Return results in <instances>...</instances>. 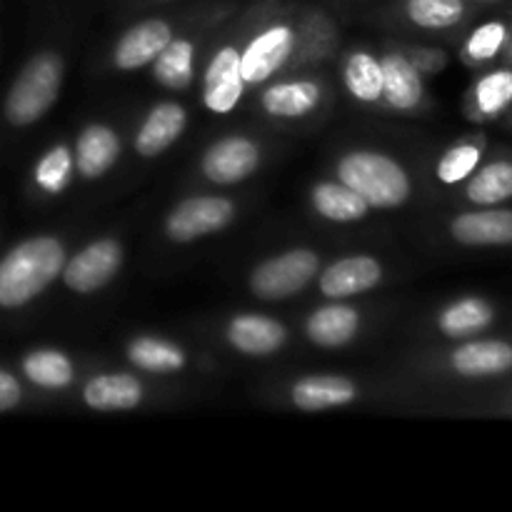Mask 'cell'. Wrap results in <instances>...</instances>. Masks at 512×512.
Segmentation results:
<instances>
[{"label": "cell", "mask_w": 512, "mask_h": 512, "mask_svg": "<svg viewBox=\"0 0 512 512\" xmlns=\"http://www.w3.org/2000/svg\"><path fill=\"white\" fill-rule=\"evenodd\" d=\"M65 268V248L53 235L28 238L0 260V308L15 310L38 298Z\"/></svg>", "instance_id": "1"}, {"label": "cell", "mask_w": 512, "mask_h": 512, "mask_svg": "<svg viewBox=\"0 0 512 512\" xmlns=\"http://www.w3.org/2000/svg\"><path fill=\"white\" fill-rule=\"evenodd\" d=\"M63 85V60L55 53H38L23 65L5 95V120L15 128L33 125L55 105Z\"/></svg>", "instance_id": "2"}, {"label": "cell", "mask_w": 512, "mask_h": 512, "mask_svg": "<svg viewBox=\"0 0 512 512\" xmlns=\"http://www.w3.org/2000/svg\"><path fill=\"white\" fill-rule=\"evenodd\" d=\"M338 178L370 208H398L410 198V178L403 165L373 150H358L340 160Z\"/></svg>", "instance_id": "3"}, {"label": "cell", "mask_w": 512, "mask_h": 512, "mask_svg": "<svg viewBox=\"0 0 512 512\" xmlns=\"http://www.w3.org/2000/svg\"><path fill=\"white\" fill-rule=\"evenodd\" d=\"M320 260L313 250L295 248L265 260L250 275V290L260 300H285L300 293L315 278Z\"/></svg>", "instance_id": "4"}, {"label": "cell", "mask_w": 512, "mask_h": 512, "mask_svg": "<svg viewBox=\"0 0 512 512\" xmlns=\"http://www.w3.org/2000/svg\"><path fill=\"white\" fill-rule=\"evenodd\" d=\"M235 215V205L228 198L218 195H198L175 205L173 213L165 220V233L175 243H190V240L205 238L225 225H230Z\"/></svg>", "instance_id": "5"}, {"label": "cell", "mask_w": 512, "mask_h": 512, "mask_svg": "<svg viewBox=\"0 0 512 512\" xmlns=\"http://www.w3.org/2000/svg\"><path fill=\"white\" fill-rule=\"evenodd\" d=\"M120 265H123L120 243L113 238H103L85 245L80 253H75V258L65 260V268L60 275L70 290L88 295L105 288L118 275Z\"/></svg>", "instance_id": "6"}, {"label": "cell", "mask_w": 512, "mask_h": 512, "mask_svg": "<svg viewBox=\"0 0 512 512\" xmlns=\"http://www.w3.org/2000/svg\"><path fill=\"white\" fill-rule=\"evenodd\" d=\"M258 163V145L243 135H233V138H223L210 145L203 158V173L218 185H235L253 175Z\"/></svg>", "instance_id": "7"}, {"label": "cell", "mask_w": 512, "mask_h": 512, "mask_svg": "<svg viewBox=\"0 0 512 512\" xmlns=\"http://www.w3.org/2000/svg\"><path fill=\"white\" fill-rule=\"evenodd\" d=\"M450 233L460 245H468V248L512 245V210L500 208V205L468 210L450 223Z\"/></svg>", "instance_id": "8"}, {"label": "cell", "mask_w": 512, "mask_h": 512, "mask_svg": "<svg viewBox=\"0 0 512 512\" xmlns=\"http://www.w3.org/2000/svg\"><path fill=\"white\" fill-rule=\"evenodd\" d=\"M293 40L290 25H270L258 38L250 40L245 53H240V73L245 83H263L280 70L293 50Z\"/></svg>", "instance_id": "9"}, {"label": "cell", "mask_w": 512, "mask_h": 512, "mask_svg": "<svg viewBox=\"0 0 512 512\" xmlns=\"http://www.w3.org/2000/svg\"><path fill=\"white\" fill-rule=\"evenodd\" d=\"M173 40V28L160 18H148L123 33L113 50V63L120 70H135L153 63Z\"/></svg>", "instance_id": "10"}, {"label": "cell", "mask_w": 512, "mask_h": 512, "mask_svg": "<svg viewBox=\"0 0 512 512\" xmlns=\"http://www.w3.org/2000/svg\"><path fill=\"white\" fill-rule=\"evenodd\" d=\"M243 73H240V53L235 48H223L213 55L205 70V105L213 113H230L243 98Z\"/></svg>", "instance_id": "11"}, {"label": "cell", "mask_w": 512, "mask_h": 512, "mask_svg": "<svg viewBox=\"0 0 512 512\" xmlns=\"http://www.w3.org/2000/svg\"><path fill=\"white\" fill-rule=\"evenodd\" d=\"M450 368L463 378H500L512 370L508 340H468L450 355Z\"/></svg>", "instance_id": "12"}, {"label": "cell", "mask_w": 512, "mask_h": 512, "mask_svg": "<svg viewBox=\"0 0 512 512\" xmlns=\"http://www.w3.org/2000/svg\"><path fill=\"white\" fill-rule=\"evenodd\" d=\"M383 278V268L370 255H353L330 265L320 275V290L328 298H350L373 290Z\"/></svg>", "instance_id": "13"}, {"label": "cell", "mask_w": 512, "mask_h": 512, "mask_svg": "<svg viewBox=\"0 0 512 512\" xmlns=\"http://www.w3.org/2000/svg\"><path fill=\"white\" fill-rule=\"evenodd\" d=\"M185 123H188V113H185L183 105L173 103V100L158 103L150 110L148 118L143 120V125H140V133L135 138V150L143 158H155V155L168 150L180 138Z\"/></svg>", "instance_id": "14"}, {"label": "cell", "mask_w": 512, "mask_h": 512, "mask_svg": "<svg viewBox=\"0 0 512 512\" xmlns=\"http://www.w3.org/2000/svg\"><path fill=\"white\" fill-rule=\"evenodd\" d=\"M228 340L235 350L245 355H270L288 340L283 323L265 315H238L228 325Z\"/></svg>", "instance_id": "15"}, {"label": "cell", "mask_w": 512, "mask_h": 512, "mask_svg": "<svg viewBox=\"0 0 512 512\" xmlns=\"http://www.w3.org/2000/svg\"><path fill=\"white\" fill-rule=\"evenodd\" d=\"M88 408L110 413V410H133L143 400V385L128 373H105L88 380L83 390Z\"/></svg>", "instance_id": "16"}, {"label": "cell", "mask_w": 512, "mask_h": 512, "mask_svg": "<svg viewBox=\"0 0 512 512\" xmlns=\"http://www.w3.org/2000/svg\"><path fill=\"white\" fill-rule=\"evenodd\" d=\"M120 155V140L108 125H90L75 143V168L83 178L93 180L108 173Z\"/></svg>", "instance_id": "17"}, {"label": "cell", "mask_w": 512, "mask_h": 512, "mask_svg": "<svg viewBox=\"0 0 512 512\" xmlns=\"http://www.w3.org/2000/svg\"><path fill=\"white\" fill-rule=\"evenodd\" d=\"M358 390L348 378H338V375H310V378L298 380L293 385V403L300 410L308 413H318V410L340 408V405L353 403Z\"/></svg>", "instance_id": "18"}, {"label": "cell", "mask_w": 512, "mask_h": 512, "mask_svg": "<svg viewBox=\"0 0 512 512\" xmlns=\"http://www.w3.org/2000/svg\"><path fill=\"white\" fill-rule=\"evenodd\" d=\"M383 68V98L398 110L418 108L423 100V80L418 65L410 63L405 55L390 53L380 60Z\"/></svg>", "instance_id": "19"}, {"label": "cell", "mask_w": 512, "mask_h": 512, "mask_svg": "<svg viewBox=\"0 0 512 512\" xmlns=\"http://www.w3.org/2000/svg\"><path fill=\"white\" fill-rule=\"evenodd\" d=\"M360 328L358 310L350 305H325L308 318V338L320 348H343Z\"/></svg>", "instance_id": "20"}, {"label": "cell", "mask_w": 512, "mask_h": 512, "mask_svg": "<svg viewBox=\"0 0 512 512\" xmlns=\"http://www.w3.org/2000/svg\"><path fill=\"white\" fill-rule=\"evenodd\" d=\"M512 108V68L485 73L470 93V118L495 120Z\"/></svg>", "instance_id": "21"}, {"label": "cell", "mask_w": 512, "mask_h": 512, "mask_svg": "<svg viewBox=\"0 0 512 512\" xmlns=\"http://www.w3.org/2000/svg\"><path fill=\"white\" fill-rule=\"evenodd\" d=\"M465 198L478 208H493L512 200V160L500 158L475 170L465 185Z\"/></svg>", "instance_id": "22"}, {"label": "cell", "mask_w": 512, "mask_h": 512, "mask_svg": "<svg viewBox=\"0 0 512 512\" xmlns=\"http://www.w3.org/2000/svg\"><path fill=\"white\" fill-rule=\"evenodd\" d=\"M495 308L485 298H460L440 313L438 328L448 338H473L493 325Z\"/></svg>", "instance_id": "23"}, {"label": "cell", "mask_w": 512, "mask_h": 512, "mask_svg": "<svg viewBox=\"0 0 512 512\" xmlns=\"http://www.w3.org/2000/svg\"><path fill=\"white\" fill-rule=\"evenodd\" d=\"M320 88L310 80H295V83H278L263 93L265 113L278 118H303L310 110L318 108Z\"/></svg>", "instance_id": "24"}, {"label": "cell", "mask_w": 512, "mask_h": 512, "mask_svg": "<svg viewBox=\"0 0 512 512\" xmlns=\"http://www.w3.org/2000/svg\"><path fill=\"white\" fill-rule=\"evenodd\" d=\"M310 200H313V208L318 210L325 220H335V223L363 220L370 208V205L345 183H318L313 188Z\"/></svg>", "instance_id": "25"}, {"label": "cell", "mask_w": 512, "mask_h": 512, "mask_svg": "<svg viewBox=\"0 0 512 512\" xmlns=\"http://www.w3.org/2000/svg\"><path fill=\"white\" fill-rule=\"evenodd\" d=\"M193 58V43L185 38H173L153 60L155 80L170 90H185L193 83Z\"/></svg>", "instance_id": "26"}, {"label": "cell", "mask_w": 512, "mask_h": 512, "mask_svg": "<svg viewBox=\"0 0 512 512\" xmlns=\"http://www.w3.org/2000/svg\"><path fill=\"white\" fill-rule=\"evenodd\" d=\"M23 373L38 388L60 390L73 383V363L60 350H33L23 358Z\"/></svg>", "instance_id": "27"}, {"label": "cell", "mask_w": 512, "mask_h": 512, "mask_svg": "<svg viewBox=\"0 0 512 512\" xmlns=\"http://www.w3.org/2000/svg\"><path fill=\"white\" fill-rule=\"evenodd\" d=\"M403 8L410 23L425 30L455 28L468 15L465 0H405Z\"/></svg>", "instance_id": "28"}, {"label": "cell", "mask_w": 512, "mask_h": 512, "mask_svg": "<svg viewBox=\"0 0 512 512\" xmlns=\"http://www.w3.org/2000/svg\"><path fill=\"white\" fill-rule=\"evenodd\" d=\"M128 358L135 368L148 373H175L185 365V353L173 343L160 338H138L128 345Z\"/></svg>", "instance_id": "29"}, {"label": "cell", "mask_w": 512, "mask_h": 512, "mask_svg": "<svg viewBox=\"0 0 512 512\" xmlns=\"http://www.w3.org/2000/svg\"><path fill=\"white\" fill-rule=\"evenodd\" d=\"M345 85H348V90L355 98L365 100V103L383 98V68H380V60H375L368 53L350 55L348 65H345Z\"/></svg>", "instance_id": "30"}, {"label": "cell", "mask_w": 512, "mask_h": 512, "mask_svg": "<svg viewBox=\"0 0 512 512\" xmlns=\"http://www.w3.org/2000/svg\"><path fill=\"white\" fill-rule=\"evenodd\" d=\"M508 40L510 25L503 23V20H488V23L478 25V28L468 35L463 48V58L468 60L470 65H485L503 53Z\"/></svg>", "instance_id": "31"}, {"label": "cell", "mask_w": 512, "mask_h": 512, "mask_svg": "<svg viewBox=\"0 0 512 512\" xmlns=\"http://www.w3.org/2000/svg\"><path fill=\"white\" fill-rule=\"evenodd\" d=\"M483 160V140H463L453 145L438 163L440 183L455 185L468 180Z\"/></svg>", "instance_id": "32"}, {"label": "cell", "mask_w": 512, "mask_h": 512, "mask_svg": "<svg viewBox=\"0 0 512 512\" xmlns=\"http://www.w3.org/2000/svg\"><path fill=\"white\" fill-rule=\"evenodd\" d=\"M70 168H73V155L65 145L50 148L35 165V185L50 195H58L68 185Z\"/></svg>", "instance_id": "33"}, {"label": "cell", "mask_w": 512, "mask_h": 512, "mask_svg": "<svg viewBox=\"0 0 512 512\" xmlns=\"http://www.w3.org/2000/svg\"><path fill=\"white\" fill-rule=\"evenodd\" d=\"M20 400H23V388H20L18 378L0 368V413L13 410Z\"/></svg>", "instance_id": "34"}, {"label": "cell", "mask_w": 512, "mask_h": 512, "mask_svg": "<svg viewBox=\"0 0 512 512\" xmlns=\"http://www.w3.org/2000/svg\"><path fill=\"white\" fill-rule=\"evenodd\" d=\"M505 48H508V58H510V63H512V33H510V40H508V45H505Z\"/></svg>", "instance_id": "35"}, {"label": "cell", "mask_w": 512, "mask_h": 512, "mask_svg": "<svg viewBox=\"0 0 512 512\" xmlns=\"http://www.w3.org/2000/svg\"><path fill=\"white\" fill-rule=\"evenodd\" d=\"M478 3H500V0H478Z\"/></svg>", "instance_id": "36"}, {"label": "cell", "mask_w": 512, "mask_h": 512, "mask_svg": "<svg viewBox=\"0 0 512 512\" xmlns=\"http://www.w3.org/2000/svg\"><path fill=\"white\" fill-rule=\"evenodd\" d=\"M160 3H165V0H160Z\"/></svg>", "instance_id": "37"}]
</instances>
